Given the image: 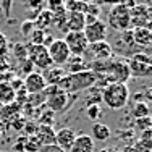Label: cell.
Here are the masks:
<instances>
[{
    "instance_id": "1",
    "label": "cell",
    "mask_w": 152,
    "mask_h": 152,
    "mask_svg": "<svg viewBox=\"0 0 152 152\" xmlns=\"http://www.w3.org/2000/svg\"><path fill=\"white\" fill-rule=\"evenodd\" d=\"M97 83V75L92 73L91 70H84L79 73L73 75H65L63 79L58 83V88L61 91H65L66 94H78L79 91H88L92 89Z\"/></svg>"
},
{
    "instance_id": "2",
    "label": "cell",
    "mask_w": 152,
    "mask_h": 152,
    "mask_svg": "<svg viewBox=\"0 0 152 152\" xmlns=\"http://www.w3.org/2000/svg\"><path fill=\"white\" fill-rule=\"evenodd\" d=\"M129 100V89L126 84L112 83L102 89V102L110 110H120Z\"/></svg>"
},
{
    "instance_id": "3",
    "label": "cell",
    "mask_w": 152,
    "mask_h": 152,
    "mask_svg": "<svg viewBox=\"0 0 152 152\" xmlns=\"http://www.w3.org/2000/svg\"><path fill=\"white\" fill-rule=\"evenodd\" d=\"M45 94V105L52 113H63L73 104L71 96L61 91L58 86H47L44 89Z\"/></svg>"
},
{
    "instance_id": "4",
    "label": "cell",
    "mask_w": 152,
    "mask_h": 152,
    "mask_svg": "<svg viewBox=\"0 0 152 152\" xmlns=\"http://www.w3.org/2000/svg\"><path fill=\"white\" fill-rule=\"evenodd\" d=\"M107 21L110 28L117 32L131 31V13L129 8L123 5H113L107 15Z\"/></svg>"
},
{
    "instance_id": "5",
    "label": "cell",
    "mask_w": 152,
    "mask_h": 152,
    "mask_svg": "<svg viewBox=\"0 0 152 152\" xmlns=\"http://www.w3.org/2000/svg\"><path fill=\"white\" fill-rule=\"evenodd\" d=\"M113 44H110L112 50L120 55V58H125V57H129L131 58L136 53H142V49H139L134 42H133V36L131 31H125V32H117L113 37Z\"/></svg>"
},
{
    "instance_id": "6",
    "label": "cell",
    "mask_w": 152,
    "mask_h": 152,
    "mask_svg": "<svg viewBox=\"0 0 152 152\" xmlns=\"http://www.w3.org/2000/svg\"><path fill=\"white\" fill-rule=\"evenodd\" d=\"M26 50H28V60L31 61L32 66H37L41 70H47V68L53 66L50 55L47 52V47L44 45H32L28 42L26 44Z\"/></svg>"
},
{
    "instance_id": "7",
    "label": "cell",
    "mask_w": 152,
    "mask_h": 152,
    "mask_svg": "<svg viewBox=\"0 0 152 152\" xmlns=\"http://www.w3.org/2000/svg\"><path fill=\"white\" fill-rule=\"evenodd\" d=\"M129 13H131V29L152 26V7L147 3H139L129 8Z\"/></svg>"
},
{
    "instance_id": "8",
    "label": "cell",
    "mask_w": 152,
    "mask_h": 152,
    "mask_svg": "<svg viewBox=\"0 0 152 152\" xmlns=\"http://www.w3.org/2000/svg\"><path fill=\"white\" fill-rule=\"evenodd\" d=\"M47 52H49L50 60L55 66H65V63L71 57V52L63 39H53L50 45L47 47Z\"/></svg>"
},
{
    "instance_id": "9",
    "label": "cell",
    "mask_w": 152,
    "mask_h": 152,
    "mask_svg": "<svg viewBox=\"0 0 152 152\" xmlns=\"http://www.w3.org/2000/svg\"><path fill=\"white\" fill-rule=\"evenodd\" d=\"M63 41L66 42L71 55L83 57L86 53V50H88V47H89V42L86 41V37H84L83 32H66L65 37H63Z\"/></svg>"
},
{
    "instance_id": "10",
    "label": "cell",
    "mask_w": 152,
    "mask_h": 152,
    "mask_svg": "<svg viewBox=\"0 0 152 152\" xmlns=\"http://www.w3.org/2000/svg\"><path fill=\"white\" fill-rule=\"evenodd\" d=\"M83 34H84L86 41H88L89 44H96V42L105 41L107 36H108L107 23H104V21L97 20L96 23L88 24V26L84 28V31H83Z\"/></svg>"
},
{
    "instance_id": "11",
    "label": "cell",
    "mask_w": 152,
    "mask_h": 152,
    "mask_svg": "<svg viewBox=\"0 0 152 152\" xmlns=\"http://www.w3.org/2000/svg\"><path fill=\"white\" fill-rule=\"evenodd\" d=\"M86 55H91V61H94V60H108L115 53L110 47V42L102 41V42H96V44H89L88 50H86V53L83 57Z\"/></svg>"
},
{
    "instance_id": "12",
    "label": "cell",
    "mask_w": 152,
    "mask_h": 152,
    "mask_svg": "<svg viewBox=\"0 0 152 152\" xmlns=\"http://www.w3.org/2000/svg\"><path fill=\"white\" fill-rule=\"evenodd\" d=\"M23 88L28 94H39L47 88V83H45L44 76H42L41 73L31 71V73L26 75V78H24Z\"/></svg>"
},
{
    "instance_id": "13",
    "label": "cell",
    "mask_w": 152,
    "mask_h": 152,
    "mask_svg": "<svg viewBox=\"0 0 152 152\" xmlns=\"http://www.w3.org/2000/svg\"><path fill=\"white\" fill-rule=\"evenodd\" d=\"M75 139H76V133L73 128H60L58 131H55V146L65 152H70Z\"/></svg>"
},
{
    "instance_id": "14",
    "label": "cell",
    "mask_w": 152,
    "mask_h": 152,
    "mask_svg": "<svg viewBox=\"0 0 152 152\" xmlns=\"http://www.w3.org/2000/svg\"><path fill=\"white\" fill-rule=\"evenodd\" d=\"M86 20L83 13H65V32H83Z\"/></svg>"
},
{
    "instance_id": "15",
    "label": "cell",
    "mask_w": 152,
    "mask_h": 152,
    "mask_svg": "<svg viewBox=\"0 0 152 152\" xmlns=\"http://www.w3.org/2000/svg\"><path fill=\"white\" fill-rule=\"evenodd\" d=\"M133 42L139 47V49H147L152 45V31L149 28H134L131 29Z\"/></svg>"
},
{
    "instance_id": "16",
    "label": "cell",
    "mask_w": 152,
    "mask_h": 152,
    "mask_svg": "<svg viewBox=\"0 0 152 152\" xmlns=\"http://www.w3.org/2000/svg\"><path fill=\"white\" fill-rule=\"evenodd\" d=\"M129 73L134 78H152V63H142L137 60H128Z\"/></svg>"
},
{
    "instance_id": "17",
    "label": "cell",
    "mask_w": 152,
    "mask_h": 152,
    "mask_svg": "<svg viewBox=\"0 0 152 152\" xmlns=\"http://www.w3.org/2000/svg\"><path fill=\"white\" fill-rule=\"evenodd\" d=\"M36 139L39 141L41 147L44 146H52L55 144V131L52 129V126H47V125H39L37 126V131H36Z\"/></svg>"
},
{
    "instance_id": "18",
    "label": "cell",
    "mask_w": 152,
    "mask_h": 152,
    "mask_svg": "<svg viewBox=\"0 0 152 152\" xmlns=\"http://www.w3.org/2000/svg\"><path fill=\"white\" fill-rule=\"evenodd\" d=\"M70 152H94V139L88 134L76 136Z\"/></svg>"
},
{
    "instance_id": "19",
    "label": "cell",
    "mask_w": 152,
    "mask_h": 152,
    "mask_svg": "<svg viewBox=\"0 0 152 152\" xmlns=\"http://www.w3.org/2000/svg\"><path fill=\"white\" fill-rule=\"evenodd\" d=\"M66 70L65 73L66 75H73V73H79V71H84L88 70V61H86L84 57H79V55H71L68 61L65 63Z\"/></svg>"
},
{
    "instance_id": "20",
    "label": "cell",
    "mask_w": 152,
    "mask_h": 152,
    "mask_svg": "<svg viewBox=\"0 0 152 152\" xmlns=\"http://www.w3.org/2000/svg\"><path fill=\"white\" fill-rule=\"evenodd\" d=\"M66 75L65 73V70L61 66H50L47 68V70H44V79L47 83V86H57L58 83L63 79V76Z\"/></svg>"
},
{
    "instance_id": "21",
    "label": "cell",
    "mask_w": 152,
    "mask_h": 152,
    "mask_svg": "<svg viewBox=\"0 0 152 152\" xmlns=\"http://www.w3.org/2000/svg\"><path fill=\"white\" fill-rule=\"evenodd\" d=\"M32 23H34V28L45 31L47 28H50L53 24V15L49 10H42L39 15H36V20L32 21Z\"/></svg>"
},
{
    "instance_id": "22",
    "label": "cell",
    "mask_w": 152,
    "mask_h": 152,
    "mask_svg": "<svg viewBox=\"0 0 152 152\" xmlns=\"http://www.w3.org/2000/svg\"><path fill=\"white\" fill-rule=\"evenodd\" d=\"M16 99V92L12 89V86L7 81L0 83V104L2 105H8V104H13Z\"/></svg>"
},
{
    "instance_id": "23",
    "label": "cell",
    "mask_w": 152,
    "mask_h": 152,
    "mask_svg": "<svg viewBox=\"0 0 152 152\" xmlns=\"http://www.w3.org/2000/svg\"><path fill=\"white\" fill-rule=\"evenodd\" d=\"M92 139H96V141H107L108 137L112 136V131H110V128H108L107 125H104V123H94L92 125Z\"/></svg>"
},
{
    "instance_id": "24",
    "label": "cell",
    "mask_w": 152,
    "mask_h": 152,
    "mask_svg": "<svg viewBox=\"0 0 152 152\" xmlns=\"http://www.w3.org/2000/svg\"><path fill=\"white\" fill-rule=\"evenodd\" d=\"M63 7L66 13H83V15H86V10H88V3L81 2V0H63Z\"/></svg>"
},
{
    "instance_id": "25",
    "label": "cell",
    "mask_w": 152,
    "mask_h": 152,
    "mask_svg": "<svg viewBox=\"0 0 152 152\" xmlns=\"http://www.w3.org/2000/svg\"><path fill=\"white\" fill-rule=\"evenodd\" d=\"M131 115L134 117V120H137V118H147L151 115V108L146 102L137 100V102H134L131 107Z\"/></svg>"
},
{
    "instance_id": "26",
    "label": "cell",
    "mask_w": 152,
    "mask_h": 152,
    "mask_svg": "<svg viewBox=\"0 0 152 152\" xmlns=\"http://www.w3.org/2000/svg\"><path fill=\"white\" fill-rule=\"evenodd\" d=\"M44 41H45V31L34 28L32 32L29 34V44H32V45H44Z\"/></svg>"
},
{
    "instance_id": "27",
    "label": "cell",
    "mask_w": 152,
    "mask_h": 152,
    "mask_svg": "<svg viewBox=\"0 0 152 152\" xmlns=\"http://www.w3.org/2000/svg\"><path fill=\"white\" fill-rule=\"evenodd\" d=\"M86 115H88L89 120L96 121L97 118L102 117V108H100V105H88V108H86Z\"/></svg>"
},
{
    "instance_id": "28",
    "label": "cell",
    "mask_w": 152,
    "mask_h": 152,
    "mask_svg": "<svg viewBox=\"0 0 152 152\" xmlns=\"http://www.w3.org/2000/svg\"><path fill=\"white\" fill-rule=\"evenodd\" d=\"M139 141H141L142 144H146L149 149H152V126H149V128L144 129V131H141Z\"/></svg>"
},
{
    "instance_id": "29",
    "label": "cell",
    "mask_w": 152,
    "mask_h": 152,
    "mask_svg": "<svg viewBox=\"0 0 152 152\" xmlns=\"http://www.w3.org/2000/svg\"><path fill=\"white\" fill-rule=\"evenodd\" d=\"M13 55H15L20 61L28 60V50H26V45H23V44H16V45H15V49H13Z\"/></svg>"
},
{
    "instance_id": "30",
    "label": "cell",
    "mask_w": 152,
    "mask_h": 152,
    "mask_svg": "<svg viewBox=\"0 0 152 152\" xmlns=\"http://www.w3.org/2000/svg\"><path fill=\"white\" fill-rule=\"evenodd\" d=\"M8 55V39L3 32H0V58Z\"/></svg>"
},
{
    "instance_id": "31",
    "label": "cell",
    "mask_w": 152,
    "mask_h": 152,
    "mask_svg": "<svg viewBox=\"0 0 152 152\" xmlns=\"http://www.w3.org/2000/svg\"><path fill=\"white\" fill-rule=\"evenodd\" d=\"M24 125H26V118L21 117V115H16V117L10 121V126H13L15 129H18V131H20V129H23Z\"/></svg>"
},
{
    "instance_id": "32",
    "label": "cell",
    "mask_w": 152,
    "mask_h": 152,
    "mask_svg": "<svg viewBox=\"0 0 152 152\" xmlns=\"http://www.w3.org/2000/svg\"><path fill=\"white\" fill-rule=\"evenodd\" d=\"M86 15H91L94 18L99 20V15H100V7L97 3H88V10H86Z\"/></svg>"
},
{
    "instance_id": "33",
    "label": "cell",
    "mask_w": 152,
    "mask_h": 152,
    "mask_svg": "<svg viewBox=\"0 0 152 152\" xmlns=\"http://www.w3.org/2000/svg\"><path fill=\"white\" fill-rule=\"evenodd\" d=\"M134 126L139 131H144L151 126V120L149 118H137V120H134Z\"/></svg>"
},
{
    "instance_id": "34",
    "label": "cell",
    "mask_w": 152,
    "mask_h": 152,
    "mask_svg": "<svg viewBox=\"0 0 152 152\" xmlns=\"http://www.w3.org/2000/svg\"><path fill=\"white\" fill-rule=\"evenodd\" d=\"M32 29H34V23H32V21H24V23L21 24V34H23L24 37H29Z\"/></svg>"
},
{
    "instance_id": "35",
    "label": "cell",
    "mask_w": 152,
    "mask_h": 152,
    "mask_svg": "<svg viewBox=\"0 0 152 152\" xmlns=\"http://www.w3.org/2000/svg\"><path fill=\"white\" fill-rule=\"evenodd\" d=\"M133 149H134V152H151V149H149V147H147L146 144H142L139 139H137L136 142L133 144Z\"/></svg>"
},
{
    "instance_id": "36",
    "label": "cell",
    "mask_w": 152,
    "mask_h": 152,
    "mask_svg": "<svg viewBox=\"0 0 152 152\" xmlns=\"http://www.w3.org/2000/svg\"><path fill=\"white\" fill-rule=\"evenodd\" d=\"M39 152H65V151H61L60 147H57L55 144H52V146H44V147H41V149H39Z\"/></svg>"
},
{
    "instance_id": "37",
    "label": "cell",
    "mask_w": 152,
    "mask_h": 152,
    "mask_svg": "<svg viewBox=\"0 0 152 152\" xmlns=\"http://www.w3.org/2000/svg\"><path fill=\"white\" fill-rule=\"evenodd\" d=\"M142 97L146 100H149V102H152V86H151V88H147L146 91L142 92Z\"/></svg>"
},
{
    "instance_id": "38",
    "label": "cell",
    "mask_w": 152,
    "mask_h": 152,
    "mask_svg": "<svg viewBox=\"0 0 152 152\" xmlns=\"http://www.w3.org/2000/svg\"><path fill=\"white\" fill-rule=\"evenodd\" d=\"M3 7H5V12L7 15H10V7H12V0H3Z\"/></svg>"
},
{
    "instance_id": "39",
    "label": "cell",
    "mask_w": 152,
    "mask_h": 152,
    "mask_svg": "<svg viewBox=\"0 0 152 152\" xmlns=\"http://www.w3.org/2000/svg\"><path fill=\"white\" fill-rule=\"evenodd\" d=\"M99 152H121V151L113 149V147H105V149H102V151H99Z\"/></svg>"
},
{
    "instance_id": "40",
    "label": "cell",
    "mask_w": 152,
    "mask_h": 152,
    "mask_svg": "<svg viewBox=\"0 0 152 152\" xmlns=\"http://www.w3.org/2000/svg\"><path fill=\"white\" fill-rule=\"evenodd\" d=\"M81 2H86V3H102V0H81Z\"/></svg>"
},
{
    "instance_id": "41",
    "label": "cell",
    "mask_w": 152,
    "mask_h": 152,
    "mask_svg": "<svg viewBox=\"0 0 152 152\" xmlns=\"http://www.w3.org/2000/svg\"><path fill=\"white\" fill-rule=\"evenodd\" d=\"M121 152H134V149H133V146H126V147H123Z\"/></svg>"
},
{
    "instance_id": "42",
    "label": "cell",
    "mask_w": 152,
    "mask_h": 152,
    "mask_svg": "<svg viewBox=\"0 0 152 152\" xmlns=\"http://www.w3.org/2000/svg\"><path fill=\"white\" fill-rule=\"evenodd\" d=\"M149 120H151V126H152V113L149 115Z\"/></svg>"
},
{
    "instance_id": "43",
    "label": "cell",
    "mask_w": 152,
    "mask_h": 152,
    "mask_svg": "<svg viewBox=\"0 0 152 152\" xmlns=\"http://www.w3.org/2000/svg\"><path fill=\"white\" fill-rule=\"evenodd\" d=\"M149 29H151V31H152V26H151V28H149Z\"/></svg>"
},
{
    "instance_id": "44",
    "label": "cell",
    "mask_w": 152,
    "mask_h": 152,
    "mask_svg": "<svg viewBox=\"0 0 152 152\" xmlns=\"http://www.w3.org/2000/svg\"><path fill=\"white\" fill-rule=\"evenodd\" d=\"M151 152H152V149H151Z\"/></svg>"
}]
</instances>
